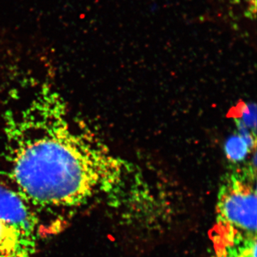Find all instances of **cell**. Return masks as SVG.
Returning <instances> with one entry per match:
<instances>
[{
  "label": "cell",
  "instance_id": "cell-5",
  "mask_svg": "<svg viewBox=\"0 0 257 257\" xmlns=\"http://www.w3.org/2000/svg\"><path fill=\"white\" fill-rule=\"evenodd\" d=\"M237 113L235 114H239L236 119H239L243 123L244 126L249 128L251 131L256 133V109L254 104H239L237 109Z\"/></svg>",
  "mask_w": 257,
  "mask_h": 257
},
{
  "label": "cell",
  "instance_id": "cell-2",
  "mask_svg": "<svg viewBox=\"0 0 257 257\" xmlns=\"http://www.w3.org/2000/svg\"><path fill=\"white\" fill-rule=\"evenodd\" d=\"M216 224L218 231L256 234V170L224 179L218 194Z\"/></svg>",
  "mask_w": 257,
  "mask_h": 257
},
{
  "label": "cell",
  "instance_id": "cell-1",
  "mask_svg": "<svg viewBox=\"0 0 257 257\" xmlns=\"http://www.w3.org/2000/svg\"><path fill=\"white\" fill-rule=\"evenodd\" d=\"M32 92L4 113L10 178L28 204L78 206L114 182L116 161L50 86Z\"/></svg>",
  "mask_w": 257,
  "mask_h": 257
},
{
  "label": "cell",
  "instance_id": "cell-6",
  "mask_svg": "<svg viewBox=\"0 0 257 257\" xmlns=\"http://www.w3.org/2000/svg\"><path fill=\"white\" fill-rule=\"evenodd\" d=\"M253 2H254V3H255V2H256V0H253Z\"/></svg>",
  "mask_w": 257,
  "mask_h": 257
},
{
  "label": "cell",
  "instance_id": "cell-3",
  "mask_svg": "<svg viewBox=\"0 0 257 257\" xmlns=\"http://www.w3.org/2000/svg\"><path fill=\"white\" fill-rule=\"evenodd\" d=\"M37 241V219L28 203L0 184V257H32Z\"/></svg>",
  "mask_w": 257,
  "mask_h": 257
},
{
  "label": "cell",
  "instance_id": "cell-4",
  "mask_svg": "<svg viewBox=\"0 0 257 257\" xmlns=\"http://www.w3.org/2000/svg\"><path fill=\"white\" fill-rule=\"evenodd\" d=\"M251 150L252 149L239 134L230 137L225 144L224 150L226 157L233 162L244 160Z\"/></svg>",
  "mask_w": 257,
  "mask_h": 257
}]
</instances>
